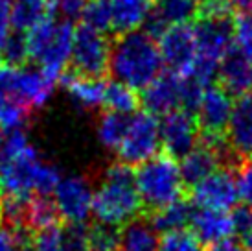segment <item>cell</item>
I'll list each match as a JSON object with an SVG mask.
<instances>
[{
    "label": "cell",
    "instance_id": "6da1fadb",
    "mask_svg": "<svg viewBox=\"0 0 252 251\" xmlns=\"http://www.w3.org/2000/svg\"><path fill=\"white\" fill-rule=\"evenodd\" d=\"M162 61L158 42L146 30L122 34L111 50L109 70L114 82L144 91L162 74Z\"/></svg>",
    "mask_w": 252,
    "mask_h": 251
},
{
    "label": "cell",
    "instance_id": "7a4b0ae2",
    "mask_svg": "<svg viewBox=\"0 0 252 251\" xmlns=\"http://www.w3.org/2000/svg\"><path fill=\"white\" fill-rule=\"evenodd\" d=\"M63 179L59 168L44 161L35 148L26 146L0 163V192L9 198H48Z\"/></svg>",
    "mask_w": 252,
    "mask_h": 251
},
{
    "label": "cell",
    "instance_id": "3957f363",
    "mask_svg": "<svg viewBox=\"0 0 252 251\" xmlns=\"http://www.w3.org/2000/svg\"><path fill=\"white\" fill-rule=\"evenodd\" d=\"M197 41V61L186 76L210 87L219 74L224 57L234 50V22L221 4L206 7L204 15L193 24Z\"/></svg>",
    "mask_w": 252,
    "mask_h": 251
},
{
    "label": "cell",
    "instance_id": "277c9868",
    "mask_svg": "<svg viewBox=\"0 0 252 251\" xmlns=\"http://www.w3.org/2000/svg\"><path fill=\"white\" fill-rule=\"evenodd\" d=\"M144 207L136 188V179L131 167L114 163L107 168L96 192L92 214L101 225L120 227L136 220V214Z\"/></svg>",
    "mask_w": 252,
    "mask_h": 251
},
{
    "label": "cell",
    "instance_id": "5b68a950",
    "mask_svg": "<svg viewBox=\"0 0 252 251\" xmlns=\"http://www.w3.org/2000/svg\"><path fill=\"white\" fill-rule=\"evenodd\" d=\"M74 39L76 30L72 22L50 17L26 35L28 57L33 59L37 69L57 80L72 61Z\"/></svg>",
    "mask_w": 252,
    "mask_h": 251
},
{
    "label": "cell",
    "instance_id": "8992f818",
    "mask_svg": "<svg viewBox=\"0 0 252 251\" xmlns=\"http://www.w3.org/2000/svg\"><path fill=\"white\" fill-rule=\"evenodd\" d=\"M56 82L37 67L4 63L0 65V107L15 105L28 113L41 109L50 102Z\"/></svg>",
    "mask_w": 252,
    "mask_h": 251
},
{
    "label": "cell",
    "instance_id": "52a82bcc",
    "mask_svg": "<svg viewBox=\"0 0 252 251\" xmlns=\"http://www.w3.org/2000/svg\"><path fill=\"white\" fill-rule=\"evenodd\" d=\"M142 205L153 212L182 200L184 181L181 167L168 154H158L134 172Z\"/></svg>",
    "mask_w": 252,
    "mask_h": 251
},
{
    "label": "cell",
    "instance_id": "ba28073f",
    "mask_svg": "<svg viewBox=\"0 0 252 251\" xmlns=\"http://www.w3.org/2000/svg\"><path fill=\"white\" fill-rule=\"evenodd\" d=\"M162 146L160 122L151 113H134L129 117L127 131L118 148L120 163L127 167H142L158 155V148Z\"/></svg>",
    "mask_w": 252,
    "mask_h": 251
},
{
    "label": "cell",
    "instance_id": "9c48e42d",
    "mask_svg": "<svg viewBox=\"0 0 252 251\" xmlns=\"http://www.w3.org/2000/svg\"><path fill=\"white\" fill-rule=\"evenodd\" d=\"M96 188L83 175H63L54 190V205L66 223H85L92 214Z\"/></svg>",
    "mask_w": 252,
    "mask_h": 251
},
{
    "label": "cell",
    "instance_id": "30bf717a",
    "mask_svg": "<svg viewBox=\"0 0 252 251\" xmlns=\"http://www.w3.org/2000/svg\"><path fill=\"white\" fill-rule=\"evenodd\" d=\"M111 42L107 41L105 34L96 32L89 26L76 30L74 48H72V67L79 76L101 78L109 69L111 61Z\"/></svg>",
    "mask_w": 252,
    "mask_h": 251
},
{
    "label": "cell",
    "instance_id": "8fae6325",
    "mask_svg": "<svg viewBox=\"0 0 252 251\" xmlns=\"http://www.w3.org/2000/svg\"><path fill=\"white\" fill-rule=\"evenodd\" d=\"M234 105H236L234 98L223 85H210L204 89L195 111L203 140L223 139V133H226L228 122H230Z\"/></svg>",
    "mask_w": 252,
    "mask_h": 251
},
{
    "label": "cell",
    "instance_id": "7c38bea8",
    "mask_svg": "<svg viewBox=\"0 0 252 251\" xmlns=\"http://www.w3.org/2000/svg\"><path fill=\"white\" fill-rule=\"evenodd\" d=\"M158 50L164 65L177 76H186L197 61V41L193 26H171L158 37Z\"/></svg>",
    "mask_w": 252,
    "mask_h": 251
},
{
    "label": "cell",
    "instance_id": "4fadbf2b",
    "mask_svg": "<svg viewBox=\"0 0 252 251\" xmlns=\"http://www.w3.org/2000/svg\"><path fill=\"white\" fill-rule=\"evenodd\" d=\"M191 203L195 209L228 210L239 202L238 179L232 174L230 168H221L208 175L204 181L191 187L189 192Z\"/></svg>",
    "mask_w": 252,
    "mask_h": 251
},
{
    "label": "cell",
    "instance_id": "5bb4252c",
    "mask_svg": "<svg viewBox=\"0 0 252 251\" xmlns=\"http://www.w3.org/2000/svg\"><path fill=\"white\" fill-rule=\"evenodd\" d=\"M160 139L166 154L173 159H182L197 146L199 124L195 115L188 111H175L160 120Z\"/></svg>",
    "mask_w": 252,
    "mask_h": 251
},
{
    "label": "cell",
    "instance_id": "9a60e30c",
    "mask_svg": "<svg viewBox=\"0 0 252 251\" xmlns=\"http://www.w3.org/2000/svg\"><path fill=\"white\" fill-rule=\"evenodd\" d=\"M184 96V80L173 72H166L155 80L147 89H144L142 104L153 117H166L169 113L182 109Z\"/></svg>",
    "mask_w": 252,
    "mask_h": 251
},
{
    "label": "cell",
    "instance_id": "2e32d148",
    "mask_svg": "<svg viewBox=\"0 0 252 251\" xmlns=\"http://www.w3.org/2000/svg\"><path fill=\"white\" fill-rule=\"evenodd\" d=\"M226 148L223 140H203L179 163L184 187H195L208 175L219 170V161L223 159Z\"/></svg>",
    "mask_w": 252,
    "mask_h": 251
},
{
    "label": "cell",
    "instance_id": "e0dca14e",
    "mask_svg": "<svg viewBox=\"0 0 252 251\" xmlns=\"http://www.w3.org/2000/svg\"><path fill=\"white\" fill-rule=\"evenodd\" d=\"M226 144L234 154L252 157V94L236 100L226 127Z\"/></svg>",
    "mask_w": 252,
    "mask_h": 251
},
{
    "label": "cell",
    "instance_id": "ac0fdd59",
    "mask_svg": "<svg viewBox=\"0 0 252 251\" xmlns=\"http://www.w3.org/2000/svg\"><path fill=\"white\" fill-rule=\"evenodd\" d=\"M199 13V4L195 0H160L157 2L151 19L147 22V34L158 35L171 26L189 24Z\"/></svg>",
    "mask_w": 252,
    "mask_h": 251
},
{
    "label": "cell",
    "instance_id": "d6986e66",
    "mask_svg": "<svg viewBox=\"0 0 252 251\" xmlns=\"http://www.w3.org/2000/svg\"><path fill=\"white\" fill-rule=\"evenodd\" d=\"M191 233L203 244H216L219 240L230 238L236 233L232 212L212 209H193L191 216Z\"/></svg>",
    "mask_w": 252,
    "mask_h": 251
},
{
    "label": "cell",
    "instance_id": "ffe728a7",
    "mask_svg": "<svg viewBox=\"0 0 252 251\" xmlns=\"http://www.w3.org/2000/svg\"><path fill=\"white\" fill-rule=\"evenodd\" d=\"M111 7L112 30L120 34L136 32L146 26L153 15L155 0H107Z\"/></svg>",
    "mask_w": 252,
    "mask_h": 251
},
{
    "label": "cell",
    "instance_id": "44dd1931",
    "mask_svg": "<svg viewBox=\"0 0 252 251\" xmlns=\"http://www.w3.org/2000/svg\"><path fill=\"white\" fill-rule=\"evenodd\" d=\"M107 82L101 78L89 76H70L64 82V91L70 98V102L85 111H94L105 105L107 98Z\"/></svg>",
    "mask_w": 252,
    "mask_h": 251
},
{
    "label": "cell",
    "instance_id": "7402d4cb",
    "mask_svg": "<svg viewBox=\"0 0 252 251\" xmlns=\"http://www.w3.org/2000/svg\"><path fill=\"white\" fill-rule=\"evenodd\" d=\"M219 78L230 94L245 96L252 91V61L234 48L219 67Z\"/></svg>",
    "mask_w": 252,
    "mask_h": 251
},
{
    "label": "cell",
    "instance_id": "603a6c76",
    "mask_svg": "<svg viewBox=\"0 0 252 251\" xmlns=\"http://www.w3.org/2000/svg\"><path fill=\"white\" fill-rule=\"evenodd\" d=\"M52 11V0H11L13 30L17 34L28 35L39 24L48 21Z\"/></svg>",
    "mask_w": 252,
    "mask_h": 251
},
{
    "label": "cell",
    "instance_id": "cb8c5ba5",
    "mask_svg": "<svg viewBox=\"0 0 252 251\" xmlns=\"http://www.w3.org/2000/svg\"><path fill=\"white\" fill-rule=\"evenodd\" d=\"M120 251H160V238L151 222L133 220L120 231Z\"/></svg>",
    "mask_w": 252,
    "mask_h": 251
},
{
    "label": "cell",
    "instance_id": "d4e9b609",
    "mask_svg": "<svg viewBox=\"0 0 252 251\" xmlns=\"http://www.w3.org/2000/svg\"><path fill=\"white\" fill-rule=\"evenodd\" d=\"M191 216H193V207L189 205V202L181 200V202L171 203L168 207L153 212L151 225L157 233L166 235V233L186 229V225L191 223Z\"/></svg>",
    "mask_w": 252,
    "mask_h": 251
},
{
    "label": "cell",
    "instance_id": "484cf974",
    "mask_svg": "<svg viewBox=\"0 0 252 251\" xmlns=\"http://www.w3.org/2000/svg\"><path fill=\"white\" fill-rule=\"evenodd\" d=\"M127 124H129V117L126 115H118L112 111L103 113L96 124V139L105 150L118 152L127 131Z\"/></svg>",
    "mask_w": 252,
    "mask_h": 251
},
{
    "label": "cell",
    "instance_id": "4316f807",
    "mask_svg": "<svg viewBox=\"0 0 252 251\" xmlns=\"http://www.w3.org/2000/svg\"><path fill=\"white\" fill-rule=\"evenodd\" d=\"M57 218H59V214H57V209L54 205V200L44 198V196H35L30 200L26 225L37 231L50 229V227L57 225Z\"/></svg>",
    "mask_w": 252,
    "mask_h": 251
},
{
    "label": "cell",
    "instance_id": "83f0119b",
    "mask_svg": "<svg viewBox=\"0 0 252 251\" xmlns=\"http://www.w3.org/2000/svg\"><path fill=\"white\" fill-rule=\"evenodd\" d=\"M138 102L140 100L136 96V91L131 89V87L120 84V82H111L107 85L105 105L109 107V111L129 117L131 113L136 111Z\"/></svg>",
    "mask_w": 252,
    "mask_h": 251
},
{
    "label": "cell",
    "instance_id": "f1b7e54d",
    "mask_svg": "<svg viewBox=\"0 0 252 251\" xmlns=\"http://www.w3.org/2000/svg\"><path fill=\"white\" fill-rule=\"evenodd\" d=\"M234 48L252 61V9L241 11L234 19Z\"/></svg>",
    "mask_w": 252,
    "mask_h": 251
},
{
    "label": "cell",
    "instance_id": "f546056e",
    "mask_svg": "<svg viewBox=\"0 0 252 251\" xmlns=\"http://www.w3.org/2000/svg\"><path fill=\"white\" fill-rule=\"evenodd\" d=\"M85 26L105 34L107 30L112 28V17H111V7L107 0H91L89 6L85 9L83 15Z\"/></svg>",
    "mask_w": 252,
    "mask_h": 251
},
{
    "label": "cell",
    "instance_id": "4dcf8cb0",
    "mask_svg": "<svg viewBox=\"0 0 252 251\" xmlns=\"http://www.w3.org/2000/svg\"><path fill=\"white\" fill-rule=\"evenodd\" d=\"M160 251H206L203 242L191 231H173L160 238Z\"/></svg>",
    "mask_w": 252,
    "mask_h": 251
},
{
    "label": "cell",
    "instance_id": "1f68e13d",
    "mask_svg": "<svg viewBox=\"0 0 252 251\" xmlns=\"http://www.w3.org/2000/svg\"><path fill=\"white\" fill-rule=\"evenodd\" d=\"M64 251H92L91 229L85 223H68L63 227Z\"/></svg>",
    "mask_w": 252,
    "mask_h": 251
},
{
    "label": "cell",
    "instance_id": "d6a6232c",
    "mask_svg": "<svg viewBox=\"0 0 252 251\" xmlns=\"http://www.w3.org/2000/svg\"><path fill=\"white\" fill-rule=\"evenodd\" d=\"M91 248L92 251H118L120 248V233L116 227L101 225L91 229Z\"/></svg>",
    "mask_w": 252,
    "mask_h": 251
},
{
    "label": "cell",
    "instance_id": "836d02e7",
    "mask_svg": "<svg viewBox=\"0 0 252 251\" xmlns=\"http://www.w3.org/2000/svg\"><path fill=\"white\" fill-rule=\"evenodd\" d=\"M33 251H64L63 244V227H50V229L37 231V235L32 240Z\"/></svg>",
    "mask_w": 252,
    "mask_h": 251
},
{
    "label": "cell",
    "instance_id": "e575fe53",
    "mask_svg": "<svg viewBox=\"0 0 252 251\" xmlns=\"http://www.w3.org/2000/svg\"><path fill=\"white\" fill-rule=\"evenodd\" d=\"M32 242L24 235V229L0 225V251H28Z\"/></svg>",
    "mask_w": 252,
    "mask_h": 251
},
{
    "label": "cell",
    "instance_id": "d590c367",
    "mask_svg": "<svg viewBox=\"0 0 252 251\" xmlns=\"http://www.w3.org/2000/svg\"><path fill=\"white\" fill-rule=\"evenodd\" d=\"M0 56L7 61V65H21L26 57H28V42H26V35L17 34L15 32L13 37L7 41Z\"/></svg>",
    "mask_w": 252,
    "mask_h": 251
},
{
    "label": "cell",
    "instance_id": "8d00e7d4",
    "mask_svg": "<svg viewBox=\"0 0 252 251\" xmlns=\"http://www.w3.org/2000/svg\"><path fill=\"white\" fill-rule=\"evenodd\" d=\"M89 2L91 0H52V7L59 15V19L72 22L79 17L83 19Z\"/></svg>",
    "mask_w": 252,
    "mask_h": 251
},
{
    "label": "cell",
    "instance_id": "74e56055",
    "mask_svg": "<svg viewBox=\"0 0 252 251\" xmlns=\"http://www.w3.org/2000/svg\"><path fill=\"white\" fill-rule=\"evenodd\" d=\"M236 179H238L239 202L243 203L245 207H251L252 209V157H249L239 167Z\"/></svg>",
    "mask_w": 252,
    "mask_h": 251
},
{
    "label": "cell",
    "instance_id": "f35d334b",
    "mask_svg": "<svg viewBox=\"0 0 252 251\" xmlns=\"http://www.w3.org/2000/svg\"><path fill=\"white\" fill-rule=\"evenodd\" d=\"M13 22H11V0H0V54L7 41L13 37Z\"/></svg>",
    "mask_w": 252,
    "mask_h": 251
},
{
    "label": "cell",
    "instance_id": "ab89813d",
    "mask_svg": "<svg viewBox=\"0 0 252 251\" xmlns=\"http://www.w3.org/2000/svg\"><path fill=\"white\" fill-rule=\"evenodd\" d=\"M245 248L241 246V242H238L236 238H224V240H219L216 244H210L206 251H243Z\"/></svg>",
    "mask_w": 252,
    "mask_h": 251
},
{
    "label": "cell",
    "instance_id": "60d3db41",
    "mask_svg": "<svg viewBox=\"0 0 252 251\" xmlns=\"http://www.w3.org/2000/svg\"><path fill=\"white\" fill-rule=\"evenodd\" d=\"M239 237H241V246L247 251H252V222L249 223V227L243 233H239Z\"/></svg>",
    "mask_w": 252,
    "mask_h": 251
},
{
    "label": "cell",
    "instance_id": "b9f144b4",
    "mask_svg": "<svg viewBox=\"0 0 252 251\" xmlns=\"http://www.w3.org/2000/svg\"><path fill=\"white\" fill-rule=\"evenodd\" d=\"M7 155V131L0 127V163L6 159Z\"/></svg>",
    "mask_w": 252,
    "mask_h": 251
},
{
    "label": "cell",
    "instance_id": "7bdbcfd3",
    "mask_svg": "<svg viewBox=\"0 0 252 251\" xmlns=\"http://www.w3.org/2000/svg\"><path fill=\"white\" fill-rule=\"evenodd\" d=\"M223 2H226L228 6L239 7L241 11H247V9L252 7V0H223Z\"/></svg>",
    "mask_w": 252,
    "mask_h": 251
},
{
    "label": "cell",
    "instance_id": "ee69618b",
    "mask_svg": "<svg viewBox=\"0 0 252 251\" xmlns=\"http://www.w3.org/2000/svg\"><path fill=\"white\" fill-rule=\"evenodd\" d=\"M197 4H203V6H206V7H210V6H214V4H217V0H195Z\"/></svg>",
    "mask_w": 252,
    "mask_h": 251
}]
</instances>
